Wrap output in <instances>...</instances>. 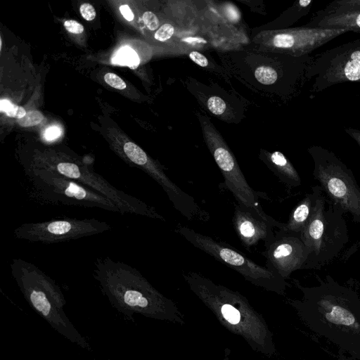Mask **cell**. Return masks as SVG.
<instances>
[{
    "label": "cell",
    "mask_w": 360,
    "mask_h": 360,
    "mask_svg": "<svg viewBox=\"0 0 360 360\" xmlns=\"http://www.w3.org/2000/svg\"><path fill=\"white\" fill-rule=\"evenodd\" d=\"M111 229L108 223L95 218L65 217L22 224L13 230V235L31 243L53 244L100 234Z\"/></svg>",
    "instance_id": "8fae6325"
},
{
    "label": "cell",
    "mask_w": 360,
    "mask_h": 360,
    "mask_svg": "<svg viewBox=\"0 0 360 360\" xmlns=\"http://www.w3.org/2000/svg\"><path fill=\"white\" fill-rule=\"evenodd\" d=\"M64 27L67 31L73 34H81L84 32V26L74 20H68L64 22Z\"/></svg>",
    "instance_id": "f1b7e54d"
},
{
    "label": "cell",
    "mask_w": 360,
    "mask_h": 360,
    "mask_svg": "<svg viewBox=\"0 0 360 360\" xmlns=\"http://www.w3.org/2000/svg\"><path fill=\"white\" fill-rule=\"evenodd\" d=\"M122 153L129 165L142 169L162 188L174 208L184 217L190 218L197 212L199 205L195 199L174 184L162 167L153 160L141 147L127 141L122 146Z\"/></svg>",
    "instance_id": "4fadbf2b"
},
{
    "label": "cell",
    "mask_w": 360,
    "mask_h": 360,
    "mask_svg": "<svg viewBox=\"0 0 360 360\" xmlns=\"http://www.w3.org/2000/svg\"><path fill=\"white\" fill-rule=\"evenodd\" d=\"M360 11V0H335L329 3L324 8L314 13L326 15L333 13Z\"/></svg>",
    "instance_id": "d6986e66"
},
{
    "label": "cell",
    "mask_w": 360,
    "mask_h": 360,
    "mask_svg": "<svg viewBox=\"0 0 360 360\" xmlns=\"http://www.w3.org/2000/svg\"><path fill=\"white\" fill-rule=\"evenodd\" d=\"M304 27L321 29H347L360 32V11L333 13L326 15L314 13Z\"/></svg>",
    "instance_id": "2e32d148"
},
{
    "label": "cell",
    "mask_w": 360,
    "mask_h": 360,
    "mask_svg": "<svg viewBox=\"0 0 360 360\" xmlns=\"http://www.w3.org/2000/svg\"><path fill=\"white\" fill-rule=\"evenodd\" d=\"M112 63L120 65H126L132 69L138 67L140 63L136 52L128 46L120 48L113 56Z\"/></svg>",
    "instance_id": "ffe728a7"
},
{
    "label": "cell",
    "mask_w": 360,
    "mask_h": 360,
    "mask_svg": "<svg viewBox=\"0 0 360 360\" xmlns=\"http://www.w3.org/2000/svg\"><path fill=\"white\" fill-rule=\"evenodd\" d=\"M306 79L312 80L310 91L314 94L341 83L360 84V39L313 56Z\"/></svg>",
    "instance_id": "30bf717a"
},
{
    "label": "cell",
    "mask_w": 360,
    "mask_h": 360,
    "mask_svg": "<svg viewBox=\"0 0 360 360\" xmlns=\"http://www.w3.org/2000/svg\"><path fill=\"white\" fill-rule=\"evenodd\" d=\"M345 213L323 194L321 188L300 237L310 254L305 269H320L336 258L349 242Z\"/></svg>",
    "instance_id": "5b68a950"
},
{
    "label": "cell",
    "mask_w": 360,
    "mask_h": 360,
    "mask_svg": "<svg viewBox=\"0 0 360 360\" xmlns=\"http://www.w3.org/2000/svg\"><path fill=\"white\" fill-rule=\"evenodd\" d=\"M142 19L148 30L153 31L159 27V20L153 12L146 11L143 14Z\"/></svg>",
    "instance_id": "4316f807"
},
{
    "label": "cell",
    "mask_w": 360,
    "mask_h": 360,
    "mask_svg": "<svg viewBox=\"0 0 360 360\" xmlns=\"http://www.w3.org/2000/svg\"><path fill=\"white\" fill-rule=\"evenodd\" d=\"M335 360H356L345 355H340L338 358Z\"/></svg>",
    "instance_id": "836d02e7"
},
{
    "label": "cell",
    "mask_w": 360,
    "mask_h": 360,
    "mask_svg": "<svg viewBox=\"0 0 360 360\" xmlns=\"http://www.w3.org/2000/svg\"><path fill=\"white\" fill-rule=\"evenodd\" d=\"M266 244L267 268L285 280L295 271L304 269L310 254L300 234L281 229Z\"/></svg>",
    "instance_id": "5bb4252c"
},
{
    "label": "cell",
    "mask_w": 360,
    "mask_h": 360,
    "mask_svg": "<svg viewBox=\"0 0 360 360\" xmlns=\"http://www.w3.org/2000/svg\"><path fill=\"white\" fill-rule=\"evenodd\" d=\"M61 134V130L56 126H52L49 127L45 133L44 137L48 141L53 140L58 138Z\"/></svg>",
    "instance_id": "4dcf8cb0"
},
{
    "label": "cell",
    "mask_w": 360,
    "mask_h": 360,
    "mask_svg": "<svg viewBox=\"0 0 360 360\" xmlns=\"http://www.w3.org/2000/svg\"><path fill=\"white\" fill-rule=\"evenodd\" d=\"M189 58L192 61L201 67H207L208 65V60L207 58L198 51H191L189 53Z\"/></svg>",
    "instance_id": "f546056e"
},
{
    "label": "cell",
    "mask_w": 360,
    "mask_h": 360,
    "mask_svg": "<svg viewBox=\"0 0 360 360\" xmlns=\"http://www.w3.org/2000/svg\"><path fill=\"white\" fill-rule=\"evenodd\" d=\"M232 222L239 240L243 246L248 248L261 240L268 241L274 236L273 227L280 229L283 225V223L274 219H264L239 203L235 205Z\"/></svg>",
    "instance_id": "9a60e30c"
},
{
    "label": "cell",
    "mask_w": 360,
    "mask_h": 360,
    "mask_svg": "<svg viewBox=\"0 0 360 360\" xmlns=\"http://www.w3.org/2000/svg\"><path fill=\"white\" fill-rule=\"evenodd\" d=\"M92 275L111 304L128 317L139 314L181 326L185 323L176 303L155 288L136 268L110 257H98Z\"/></svg>",
    "instance_id": "7a4b0ae2"
},
{
    "label": "cell",
    "mask_w": 360,
    "mask_h": 360,
    "mask_svg": "<svg viewBox=\"0 0 360 360\" xmlns=\"http://www.w3.org/2000/svg\"><path fill=\"white\" fill-rule=\"evenodd\" d=\"M174 32V28L173 25L169 23H165L158 29L154 34V37L158 41H165L172 37Z\"/></svg>",
    "instance_id": "d4e9b609"
},
{
    "label": "cell",
    "mask_w": 360,
    "mask_h": 360,
    "mask_svg": "<svg viewBox=\"0 0 360 360\" xmlns=\"http://www.w3.org/2000/svg\"><path fill=\"white\" fill-rule=\"evenodd\" d=\"M79 11L82 16L88 21L94 20L96 15L94 6L88 3L82 4L79 8Z\"/></svg>",
    "instance_id": "83f0119b"
},
{
    "label": "cell",
    "mask_w": 360,
    "mask_h": 360,
    "mask_svg": "<svg viewBox=\"0 0 360 360\" xmlns=\"http://www.w3.org/2000/svg\"><path fill=\"white\" fill-rule=\"evenodd\" d=\"M205 135L207 146L224 178L225 185L238 203L264 219H274L263 211L258 201L257 192L248 184L226 144L215 134L206 133Z\"/></svg>",
    "instance_id": "7c38bea8"
},
{
    "label": "cell",
    "mask_w": 360,
    "mask_h": 360,
    "mask_svg": "<svg viewBox=\"0 0 360 360\" xmlns=\"http://www.w3.org/2000/svg\"><path fill=\"white\" fill-rule=\"evenodd\" d=\"M207 108L212 114L219 115L224 112L226 105L223 99L213 96L207 101Z\"/></svg>",
    "instance_id": "cb8c5ba5"
},
{
    "label": "cell",
    "mask_w": 360,
    "mask_h": 360,
    "mask_svg": "<svg viewBox=\"0 0 360 360\" xmlns=\"http://www.w3.org/2000/svg\"><path fill=\"white\" fill-rule=\"evenodd\" d=\"M175 231L194 247L239 273L252 284L279 295H285L289 285L286 280L276 271L257 264L229 244L219 242L185 226L178 225Z\"/></svg>",
    "instance_id": "9c48e42d"
},
{
    "label": "cell",
    "mask_w": 360,
    "mask_h": 360,
    "mask_svg": "<svg viewBox=\"0 0 360 360\" xmlns=\"http://www.w3.org/2000/svg\"><path fill=\"white\" fill-rule=\"evenodd\" d=\"M0 110L8 117H15L18 120L23 117L27 113L24 108L18 106L6 99L1 100Z\"/></svg>",
    "instance_id": "7402d4cb"
},
{
    "label": "cell",
    "mask_w": 360,
    "mask_h": 360,
    "mask_svg": "<svg viewBox=\"0 0 360 360\" xmlns=\"http://www.w3.org/2000/svg\"><path fill=\"white\" fill-rule=\"evenodd\" d=\"M313 176L326 197L352 221L360 223V186L352 171L331 150L320 146L308 148Z\"/></svg>",
    "instance_id": "52a82bcc"
},
{
    "label": "cell",
    "mask_w": 360,
    "mask_h": 360,
    "mask_svg": "<svg viewBox=\"0 0 360 360\" xmlns=\"http://www.w3.org/2000/svg\"><path fill=\"white\" fill-rule=\"evenodd\" d=\"M344 131L360 146V129L352 127H345Z\"/></svg>",
    "instance_id": "1f68e13d"
},
{
    "label": "cell",
    "mask_w": 360,
    "mask_h": 360,
    "mask_svg": "<svg viewBox=\"0 0 360 360\" xmlns=\"http://www.w3.org/2000/svg\"><path fill=\"white\" fill-rule=\"evenodd\" d=\"M321 187H311V193H307L291 212L287 223L279 229L284 231L300 234L309 219L314 207Z\"/></svg>",
    "instance_id": "e0dca14e"
},
{
    "label": "cell",
    "mask_w": 360,
    "mask_h": 360,
    "mask_svg": "<svg viewBox=\"0 0 360 360\" xmlns=\"http://www.w3.org/2000/svg\"><path fill=\"white\" fill-rule=\"evenodd\" d=\"M318 284L303 286L300 299L287 300L302 322L315 335L334 345L341 355L360 360V297L330 275L316 276Z\"/></svg>",
    "instance_id": "6da1fadb"
},
{
    "label": "cell",
    "mask_w": 360,
    "mask_h": 360,
    "mask_svg": "<svg viewBox=\"0 0 360 360\" xmlns=\"http://www.w3.org/2000/svg\"><path fill=\"white\" fill-rule=\"evenodd\" d=\"M104 80L108 85L115 89L122 90L126 88L124 80L114 73H106L104 76Z\"/></svg>",
    "instance_id": "484cf974"
},
{
    "label": "cell",
    "mask_w": 360,
    "mask_h": 360,
    "mask_svg": "<svg viewBox=\"0 0 360 360\" xmlns=\"http://www.w3.org/2000/svg\"><path fill=\"white\" fill-rule=\"evenodd\" d=\"M44 120L43 115L37 110L30 111L18 120V123L22 127H32L37 125Z\"/></svg>",
    "instance_id": "603a6c76"
},
{
    "label": "cell",
    "mask_w": 360,
    "mask_h": 360,
    "mask_svg": "<svg viewBox=\"0 0 360 360\" xmlns=\"http://www.w3.org/2000/svg\"><path fill=\"white\" fill-rule=\"evenodd\" d=\"M183 277L226 330L244 339L255 352L267 356L276 353L273 333L245 296L198 272L188 271L183 273Z\"/></svg>",
    "instance_id": "3957f363"
},
{
    "label": "cell",
    "mask_w": 360,
    "mask_h": 360,
    "mask_svg": "<svg viewBox=\"0 0 360 360\" xmlns=\"http://www.w3.org/2000/svg\"><path fill=\"white\" fill-rule=\"evenodd\" d=\"M25 167L52 170L85 185L114 202L123 214H133L165 221L153 206L113 186L101 175L74 159L65 157L39 158L24 164Z\"/></svg>",
    "instance_id": "ba28073f"
},
{
    "label": "cell",
    "mask_w": 360,
    "mask_h": 360,
    "mask_svg": "<svg viewBox=\"0 0 360 360\" xmlns=\"http://www.w3.org/2000/svg\"><path fill=\"white\" fill-rule=\"evenodd\" d=\"M28 198L40 205L99 208L122 214L110 199L52 170L25 167Z\"/></svg>",
    "instance_id": "8992f818"
},
{
    "label": "cell",
    "mask_w": 360,
    "mask_h": 360,
    "mask_svg": "<svg viewBox=\"0 0 360 360\" xmlns=\"http://www.w3.org/2000/svg\"><path fill=\"white\" fill-rule=\"evenodd\" d=\"M11 274L30 306L60 335L82 349L91 347L66 316L64 295L56 282L35 264L12 259Z\"/></svg>",
    "instance_id": "277c9868"
},
{
    "label": "cell",
    "mask_w": 360,
    "mask_h": 360,
    "mask_svg": "<svg viewBox=\"0 0 360 360\" xmlns=\"http://www.w3.org/2000/svg\"><path fill=\"white\" fill-rule=\"evenodd\" d=\"M120 11L123 17L128 21H131L134 19V13L131 8L127 5H122L120 7Z\"/></svg>",
    "instance_id": "d6a6232c"
},
{
    "label": "cell",
    "mask_w": 360,
    "mask_h": 360,
    "mask_svg": "<svg viewBox=\"0 0 360 360\" xmlns=\"http://www.w3.org/2000/svg\"><path fill=\"white\" fill-rule=\"evenodd\" d=\"M256 79L261 84L269 85L274 84L278 79L276 70L269 66H259L255 71Z\"/></svg>",
    "instance_id": "44dd1931"
},
{
    "label": "cell",
    "mask_w": 360,
    "mask_h": 360,
    "mask_svg": "<svg viewBox=\"0 0 360 360\" xmlns=\"http://www.w3.org/2000/svg\"><path fill=\"white\" fill-rule=\"evenodd\" d=\"M268 165L280 180L290 187L301 184V178L289 160L281 152L274 151L268 155Z\"/></svg>",
    "instance_id": "ac0fdd59"
}]
</instances>
